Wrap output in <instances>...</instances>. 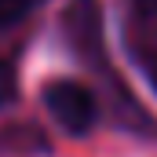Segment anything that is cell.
Here are the masks:
<instances>
[{"label": "cell", "instance_id": "1", "mask_svg": "<svg viewBox=\"0 0 157 157\" xmlns=\"http://www.w3.org/2000/svg\"><path fill=\"white\" fill-rule=\"evenodd\" d=\"M62 33H66V44L77 51L80 62H88L91 70H106L110 66L99 0H70L62 7Z\"/></svg>", "mask_w": 157, "mask_h": 157}, {"label": "cell", "instance_id": "2", "mask_svg": "<svg viewBox=\"0 0 157 157\" xmlns=\"http://www.w3.org/2000/svg\"><path fill=\"white\" fill-rule=\"evenodd\" d=\"M44 106H48L51 117L59 121L66 132H73V135L91 132L95 121H99V99L80 80H66V77L51 80L44 88Z\"/></svg>", "mask_w": 157, "mask_h": 157}, {"label": "cell", "instance_id": "3", "mask_svg": "<svg viewBox=\"0 0 157 157\" xmlns=\"http://www.w3.org/2000/svg\"><path fill=\"white\" fill-rule=\"evenodd\" d=\"M40 0H0V26H11V22H22Z\"/></svg>", "mask_w": 157, "mask_h": 157}, {"label": "cell", "instance_id": "4", "mask_svg": "<svg viewBox=\"0 0 157 157\" xmlns=\"http://www.w3.org/2000/svg\"><path fill=\"white\" fill-rule=\"evenodd\" d=\"M11 99H15V77H11L7 62L0 59V106H4V102H11Z\"/></svg>", "mask_w": 157, "mask_h": 157}, {"label": "cell", "instance_id": "5", "mask_svg": "<svg viewBox=\"0 0 157 157\" xmlns=\"http://www.w3.org/2000/svg\"><path fill=\"white\" fill-rule=\"evenodd\" d=\"M132 11L139 22H157V0H132Z\"/></svg>", "mask_w": 157, "mask_h": 157}]
</instances>
